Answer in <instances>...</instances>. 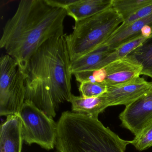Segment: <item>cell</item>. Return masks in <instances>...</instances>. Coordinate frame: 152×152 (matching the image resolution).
<instances>
[{
  "instance_id": "cell-3",
  "label": "cell",
  "mask_w": 152,
  "mask_h": 152,
  "mask_svg": "<svg viewBox=\"0 0 152 152\" xmlns=\"http://www.w3.org/2000/svg\"><path fill=\"white\" fill-rule=\"evenodd\" d=\"M129 144L98 118L66 111L57 123L58 152H125Z\"/></svg>"
},
{
  "instance_id": "cell-12",
  "label": "cell",
  "mask_w": 152,
  "mask_h": 152,
  "mask_svg": "<svg viewBox=\"0 0 152 152\" xmlns=\"http://www.w3.org/2000/svg\"><path fill=\"white\" fill-rule=\"evenodd\" d=\"M103 44L78 59L71 61L70 71L72 74L81 72L94 71L107 65V58L113 51Z\"/></svg>"
},
{
  "instance_id": "cell-17",
  "label": "cell",
  "mask_w": 152,
  "mask_h": 152,
  "mask_svg": "<svg viewBox=\"0 0 152 152\" xmlns=\"http://www.w3.org/2000/svg\"><path fill=\"white\" fill-rule=\"evenodd\" d=\"M131 144L139 151H143L152 146V121L131 140Z\"/></svg>"
},
{
  "instance_id": "cell-19",
  "label": "cell",
  "mask_w": 152,
  "mask_h": 152,
  "mask_svg": "<svg viewBox=\"0 0 152 152\" xmlns=\"http://www.w3.org/2000/svg\"><path fill=\"white\" fill-rule=\"evenodd\" d=\"M146 38L140 37L123 44L114 50L110 55L112 62L126 57L132 51L137 48Z\"/></svg>"
},
{
  "instance_id": "cell-1",
  "label": "cell",
  "mask_w": 152,
  "mask_h": 152,
  "mask_svg": "<svg viewBox=\"0 0 152 152\" xmlns=\"http://www.w3.org/2000/svg\"><path fill=\"white\" fill-rule=\"evenodd\" d=\"M65 36L47 41L31 57L23 71L26 100L51 118L56 116L59 105L70 102L72 96L71 61Z\"/></svg>"
},
{
  "instance_id": "cell-13",
  "label": "cell",
  "mask_w": 152,
  "mask_h": 152,
  "mask_svg": "<svg viewBox=\"0 0 152 152\" xmlns=\"http://www.w3.org/2000/svg\"><path fill=\"white\" fill-rule=\"evenodd\" d=\"M112 0H75L65 9L75 22L93 16L112 7Z\"/></svg>"
},
{
  "instance_id": "cell-15",
  "label": "cell",
  "mask_w": 152,
  "mask_h": 152,
  "mask_svg": "<svg viewBox=\"0 0 152 152\" xmlns=\"http://www.w3.org/2000/svg\"><path fill=\"white\" fill-rule=\"evenodd\" d=\"M126 57L141 66V75L152 79V35L146 38Z\"/></svg>"
},
{
  "instance_id": "cell-22",
  "label": "cell",
  "mask_w": 152,
  "mask_h": 152,
  "mask_svg": "<svg viewBox=\"0 0 152 152\" xmlns=\"http://www.w3.org/2000/svg\"><path fill=\"white\" fill-rule=\"evenodd\" d=\"M150 91H152V88H151V90H150Z\"/></svg>"
},
{
  "instance_id": "cell-9",
  "label": "cell",
  "mask_w": 152,
  "mask_h": 152,
  "mask_svg": "<svg viewBox=\"0 0 152 152\" xmlns=\"http://www.w3.org/2000/svg\"><path fill=\"white\" fill-rule=\"evenodd\" d=\"M152 82L140 76L121 85L108 87L104 94L108 107L124 105L135 102L151 90Z\"/></svg>"
},
{
  "instance_id": "cell-2",
  "label": "cell",
  "mask_w": 152,
  "mask_h": 152,
  "mask_svg": "<svg viewBox=\"0 0 152 152\" xmlns=\"http://www.w3.org/2000/svg\"><path fill=\"white\" fill-rule=\"evenodd\" d=\"M65 10L47 0H22L3 28L0 48L24 71L34 53L50 39L63 35Z\"/></svg>"
},
{
  "instance_id": "cell-21",
  "label": "cell",
  "mask_w": 152,
  "mask_h": 152,
  "mask_svg": "<svg viewBox=\"0 0 152 152\" xmlns=\"http://www.w3.org/2000/svg\"><path fill=\"white\" fill-rule=\"evenodd\" d=\"M50 5L65 10L69 5L73 3L75 0H47Z\"/></svg>"
},
{
  "instance_id": "cell-16",
  "label": "cell",
  "mask_w": 152,
  "mask_h": 152,
  "mask_svg": "<svg viewBox=\"0 0 152 152\" xmlns=\"http://www.w3.org/2000/svg\"><path fill=\"white\" fill-rule=\"evenodd\" d=\"M151 3L152 0H112V7L124 22L140 9Z\"/></svg>"
},
{
  "instance_id": "cell-20",
  "label": "cell",
  "mask_w": 152,
  "mask_h": 152,
  "mask_svg": "<svg viewBox=\"0 0 152 152\" xmlns=\"http://www.w3.org/2000/svg\"><path fill=\"white\" fill-rule=\"evenodd\" d=\"M152 14V3L147 5L140 9L137 12L131 16L128 19L123 22L122 25L126 26L131 23L138 20L143 18L145 17Z\"/></svg>"
},
{
  "instance_id": "cell-4",
  "label": "cell",
  "mask_w": 152,
  "mask_h": 152,
  "mask_svg": "<svg viewBox=\"0 0 152 152\" xmlns=\"http://www.w3.org/2000/svg\"><path fill=\"white\" fill-rule=\"evenodd\" d=\"M123 22L122 18L112 7L93 16L75 22L72 32L65 36L71 61L104 43Z\"/></svg>"
},
{
  "instance_id": "cell-10",
  "label": "cell",
  "mask_w": 152,
  "mask_h": 152,
  "mask_svg": "<svg viewBox=\"0 0 152 152\" xmlns=\"http://www.w3.org/2000/svg\"><path fill=\"white\" fill-rule=\"evenodd\" d=\"M152 35V14L126 26L121 25L112 36L103 44L115 50L124 43L140 37Z\"/></svg>"
},
{
  "instance_id": "cell-7",
  "label": "cell",
  "mask_w": 152,
  "mask_h": 152,
  "mask_svg": "<svg viewBox=\"0 0 152 152\" xmlns=\"http://www.w3.org/2000/svg\"><path fill=\"white\" fill-rule=\"evenodd\" d=\"M141 66L127 57L118 59L103 68L74 74L77 81H88L108 87L129 82L141 75Z\"/></svg>"
},
{
  "instance_id": "cell-6",
  "label": "cell",
  "mask_w": 152,
  "mask_h": 152,
  "mask_svg": "<svg viewBox=\"0 0 152 152\" xmlns=\"http://www.w3.org/2000/svg\"><path fill=\"white\" fill-rule=\"evenodd\" d=\"M22 124L24 141L51 150L56 146L57 123L33 102L26 100L18 115Z\"/></svg>"
},
{
  "instance_id": "cell-8",
  "label": "cell",
  "mask_w": 152,
  "mask_h": 152,
  "mask_svg": "<svg viewBox=\"0 0 152 152\" xmlns=\"http://www.w3.org/2000/svg\"><path fill=\"white\" fill-rule=\"evenodd\" d=\"M122 126L135 136L152 121V92L130 104L120 114Z\"/></svg>"
},
{
  "instance_id": "cell-14",
  "label": "cell",
  "mask_w": 152,
  "mask_h": 152,
  "mask_svg": "<svg viewBox=\"0 0 152 152\" xmlns=\"http://www.w3.org/2000/svg\"><path fill=\"white\" fill-rule=\"evenodd\" d=\"M74 113L86 115L94 118L98 115L108 107L106 98L104 94L95 97L85 98L72 95L70 102Z\"/></svg>"
},
{
  "instance_id": "cell-11",
  "label": "cell",
  "mask_w": 152,
  "mask_h": 152,
  "mask_svg": "<svg viewBox=\"0 0 152 152\" xmlns=\"http://www.w3.org/2000/svg\"><path fill=\"white\" fill-rule=\"evenodd\" d=\"M0 132V152H22L23 139L18 115L7 116L1 124Z\"/></svg>"
},
{
  "instance_id": "cell-18",
  "label": "cell",
  "mask_w": 152,
  "mask_h": 152,
  "mask_svg": "<svg viewBox=\"0 0 152 152\" xmlns=\"http://www.w3.org/2000/svg\"><path fill=\"white\" fill-rule=\"evenodd\" d=\"M107 89V87L103 84L85 81L81 83L79 91L81 96L83 97H95L105 93Z\"/></svg>"
},
{
  "instance_id": "cell-5",
  "label": "cell",
  "mask_w": 152,
  "mask_h": 152,
  "mask_svg": "<svg viewBox=\"0 0 152 152\" xmlns=\"http://www.w3.org/2000/svg\"><path fill=\"white\" fill-rule=\"evenodd\" d=\"M24 72L7 54L0 59V115H18L26 100Z\"/></svg>"
}]
</instances>
